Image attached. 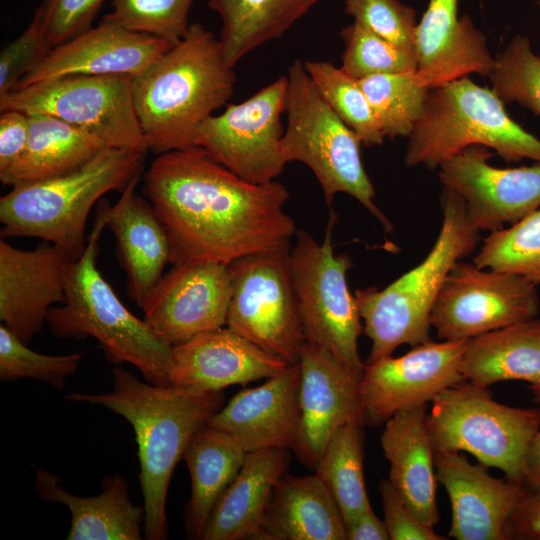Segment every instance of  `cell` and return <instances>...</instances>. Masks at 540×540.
I'll use <instances>...</instances> for the list:
<instances>
[{"label":"cell","mask_w":540,"mask_h":540,"mask_svg":"<svg viewBox=\"0 0 540 540\" xmlns=\"http://www.w3.org/2000/svg\"><path fill=\"white\" fill-rule=\"evenodd\" d=\"M143 192L167 233L173 265H229L290 244L296 234L283 184L246 181L200 146L158 155L144 174Z\"/></svg>","instance_id":"6da1fadb"},{"label":"cell","mask_w":540,"mask_h":540,"mask_svg":"<svg viewBox=\"0 0 540 540\" xmlns=\"http://www.w3.org/2000/svg\"><path fill=\"white\" fill-rule=\"evenodd\" d=\"M112 373L110 392H70L66 399L104 406L131 424L138 445L144 536L163 540L167 537L166 497L174 468L194 435L223 406L224 396L221 391L145 383L122 368H114Z\"/></svg>","instance_id":"7a4b0ae2"},{"label":"cell","mask_w":540,"mask_h":540,"mask_svg":"<svg viewBox=\"0 0 540 540\" xmlns=\"http://www.w3.org/2000/svg\"><path fill=\"white\" fill-rule=\"evenodd\" d=\"M233 69L219 39L192 23L179 43L133 76V102L148 151L160 155L195 146L199 126L233 95Z\"/></svg>","instance_id":"3957f363"},{"label":"cell","mask_w":540,"mask_h":540,"mask_svg":"<svg viewBox=\"0 0 540 540\" xmlns=\"http://www.w3.org/2000/svg\"><path fill=\"white\" fill-rule=\"evenodd\" d=\"M109 208L98 211L85 251L69 268L65 301L49 310L46 321L56 336H92L108 360L135 366L150 383L170 385L173 347L126 308L97 268L98 242Z\"/></svg>","instance_id":"277c9868"},{"label":"cell","mask_w":540,"mask_h":540,"mask_svg":"<svg viewBox=\"0 0 540 540\" xmlns=\"http://www.w3.org/2000/svg\"><path fill=\"white\" fill-rule=\"evenodd\" d=\"M441 205L442 226L426 258L382 290L355 292L363 331L372 342L365 364L392 356L401 345L431 340L429 318L437 294L453 265L476 247L479 231L470 223L463 199L444 188Z\"/></svg>","instance_id":"5b68a950"},{"label":"cell","mask_w":540,"mask_h":540,"mask_svg":"<svg viewBox=\"0 0 540 540\" xmlns=\"http://www.w3.org/2000/svg\"><path fill=\"white\" fill-rule=\"evenodd\" d=\"M146 153L106 147L70 173L12 187L0 198L1 238H41L78 259L87 246L90 210L104 194L123 191L141 173Z\"/></svg>","instance_id":"8992f818"},{"label":"cell","mask_w":540,"mask_h":540,"mask_svg":"<svg viewBox=\"0 0 540 540\" xmlns=\"http://www.w3.org/2000/svg\"><path fill=\"white\" fill-rule=\"evenodd\" d=\"M471 145L493 148L507 162H540V139L508 115L492 89L468 77L430 89L409 136L405 164L435 169Z\"/></svg>","instance_id":"52a82bcc"},{"label":"cell","mask_w":540,"mask_h":540,"mask_svg":"<svg viewBox=\"0 0 540 540\" xmlns=\"http://www.w3.org/2000/svg\"><path fill=\"white\" fill-rule=\"evenodd\" d=\"M287 77V126L282 139L287 162L299 161L310 168L330 209L334 196L346 193L391 232V222L374 202L375 189L363 167L362 143L356 133L322 98L303 61L295 60Z\"/></svg>","instance_id":"ba28073f"},{"label":"cell","mask_w":540,"mask_h":540,"mask_svg":"<svg viewBox=\"0 0 540 540\" xmlns=\"http://www.w3.org/2000/svg\"><path fill=\"white\" fill-rule=\"evenodd\" d=\"M426 425L435 452H468L522 482L524 454L540 430V408L507 406L488 387L462 381L432 399Z\"/></svg>","instance_id":"9c48e42d"},{"label":"cell","mask_w":540,"mask_h":540,"mask_svg":"<svg viewBox=\"0 0 540 540\" xmlns=\"http://www.w3.org/2000/svg\"><path fill=\"white\" fill-rule=\"evenodd\" d=\"M336 222L337 214L330 209L322 242L305 230L296 231L289 254L290 276L306 342L324 348L362 375L365 364L359 356L358 338L363 324L346 280L351 259L334 253Z\"/></svg>","instance_id":"30bf717a"},{"label":"cell","mask_w":540,"mask_h":540,"mask_svg":"<svg viewBox=\"0 0 540 540\" xmlns=\"http://www.w3.org/2000/svg\"><path fill=\"white\" fill-rule=\"evenodd\" d=\"M0 110L49 115L96 135L109 147L148 151L129 75L75 74L40 81L0 97Z\"/></svg>","instance_id":"8fae6325"},{"label":"cell","mask_w":540,"mask_h":540,"mask_svg":"<svg viewBox=\"0 0 540 540\" xmlns=\"http://www.w3.org/2000/svg\"><path fill=\"white\" fill-rule=\"evenodd\" d=\"M290 244L228 265L232 295L226 326L297 364L306 343L289 269Z\"/></svg>","instance_id":"7c38bea8"},{"label":"cell","mask_w":540,"mask_h":540,"mask_svg":"<svg viewBox=\"0 0 540 540\" xmlns=\"http://www.w3.org/2000/svg\"><path fill=\"white\" fill-rule=\"evenodd\" d=\"M287 95L288 77L281 76L243 102L227 104L199 126L195 145L246 181H275L288 163L281 121Z\"/></svg>","instance_id":"4fadbf2b"},{"label":"cell","mask_w":540,"mask_h":540,"mask_svg":"<svg viewBox=\"0 0 540 540\" xmlns=\"http://www.w3.org/2000/svg\"><path fill=\"white\" fill-rule=\"evenodd\" d=\"M538 311L536 285L511 273L460 260L447 274L429 320L439 339L467 341L535 318Z\"/></svg>","instance_id":"5bb4252c"},{"label":"cell","mask_w":540,"mask_h":540,"mask_svg":"<svg viewBox=\"0 0 540 540\" xmlns=\"http://www.w3.org/2000/svg\"><path fill=\"white\" fill-rule=\"evenodd\" d=\"M466 342L429 340L402 356L365 364L360 380L363 425L385 424L397 412L432 401L442 390L465 381L460 364Z\"/></svg>","instance_id":"9a60e30c"},{"label":"cell","mask_w":540,"mask_h":540,"mask_svg":"<svg viewBox=\"0 0 540 540\" xmlns=\"http://www.w3.org/2000/svg\"><path fill=\"white\" fill-rule=\"evenodd\" d=\"M491 156L487 147L471 145L439 166L441 183L463 199L478 231L513 225L540 208V162L497 168L488 163Z\"/></svg>","instance_id":"2e32d148"},{"label":"cell","mask_w":540,"mask_h":540,"mask_svg":"<svg viewBox=\"0 0 540 540\" xmlns=\"http://www.w3.org/2000/svg\"><path fill=\"white\" fill-rule=\"evenodd\" d=\"M232 295L228 265L215 262L173 265L150 292L144 320L166 344L224 327Z\"/></svg>","instance_id":"e0dca14e"},{"label":"cell","mask_w":540,"mask_h":540,"mask_svg":"<svg viewBox=\"0 0 540 540\" xmlns=\"http://www.w3.org/2000/svg\"><path fill=\"white\" fill-rule=\"evenodd\" d=\"M298 364L301 421L293 450L305 464L315 469L338 429L352 421L363 424L362 375L345 367L324 348L307 342Z\"/></svg>","instance_id":"ac0fdd59"},{"label":"cell","mask_w":540,"mask_h":540,"mask_svg":"<svg viewBox=\"0 0 540 540\" xmlns=\"http://www.w3.org/2000/svg\"><path fill=\"white\" fill-rule=\"evenodd\" d=\"M74 260L49 241L21 250L0 239V320L24 343L41 330L51 305L65 301Z\"/></svg>","instance_id":"d6986e66"},{"label":"cell","mask_w":540,"mask_h":540,"mask_svg":"<svg viewBox=\"0 0 540 540\" xmlns=\"http://www.w3.org/2000/svg\"><path fill=\"white\" fill-rule=\"evenodd\" d=\"M437 481L448 494L456 540H506V523L528 488L518 481L491 476L488 467L472 464L459 451L434 455Z\"/></svg>","instance_id":"ffe728a7"},{"label":"cell","mask_w":540,"mask_h":540,"mask_svg":"<svg viewBox=\"0 0 540 540\" xmlns=\"http://www.w3.org/2000/svg\"><path fill=\"white\" fill-rule=\"evenodd\" d=\"M171 47L154 36L132 32L102 20L98 26L52 48L14 89L75 74H124L133 77Z\"/></svg>","instance_id":"44dd1931"},{"label":"cell","mask_w":540,"mask_h":540,"mask_svg":"<svg viewBox=\"0 0 540 540\" xmlns=\"http://www.w3.org/2000/svg\"><path fill=\"white\" fill-rule=\"evenodd\" d=\"M291 364L229 327L200 333L173 346L170 385L201 391L270 378Z\"/></svg>","instance_id":"7402d4cb"},{"label":"cell","mask_w":540,"mask_h":540,"mask_svg":"<svg viewBox=\"0 0 540 540\" xmlns=\"http://www.w3.org/2000/svg\"><path fill=\"white\" fill-rule=\"evenodd\" d=\"M300 377L297 363L260 386L241 390L211 416L207 425L230 434L247 453L293 449L301 421Z\"/></svg>","instance_id":"603a6c76"},{"label":"cell","mask_w":540,"mask_h":540,"mask_svg":"<svg viewBox=\"0 0 540 540\" xmlns=\"http://www.w3.org/2000/svg\"><path fill=\"white\" fill-rule=\"evenodd\" d=\"M458 0H429L414 36L415 75L429 89L471 73L490 76L495 65L484 34L457 16Z\"/></svg>","instance_id":"cb8c5ba5"},{"label":"cell","mask_w":540,"mask_h":540,"mask_svg":"<svg viewBox=\"0 0 540 540\" xmlns=\"http://www.w3.org/2000/svg\"><path fill=\"white\" fill-rule=\"evenodd\" d=\"M427 403L411 406L385 422L381 447L389 462V480L413 514L434 527L440 520L437 477L427 425Z\"/></svg>","instance_id":"d4e9b609"},{"label":"cell","mask_w":540,"mask_h":540,"mask_svg":"<svg viewBox=\"0 0 540 540\" xmlns=\"http://www.w3.org/2000/svg\"><path fill=\"white\" fill-rule=\"evenodd\" d=\"M140 174L109 208L107 226L116 239L129 296L142 309L170 262V243L153 205L135 191Z\"/></svg>","instance_id":"484cf974"},{"label":"cell","mask_w":540,"mask_h":540,"mask_svg":"<svg viewBox=\"0 0 540 540\" xmlns=\"http://www.w3.org/2000/svg\"><path fill=\"white\" fill-rule=\"evenodd\" d=\"M289 461L286 448L248 452L237 476L216 503L202 539H259L273 489Z\"/></svg>","instance_id":"4316f807"},{"label":"cell","mask_w":540,"mask_h":540,"mask_svg":"<svg viewBox=\"0 0 540 540\" xmlns=\"http://www.w3.org/2000/svg\"><path fill=\"white\" fill-rule=\"evenodd\" d=\"M259 540H346L332 493L316 473L283 475L267 506Z\"/></svg>","instance_id":"83f0119b"},{"label":"cell","mask_w":540,"mask_h":540,"mask_svg":"<svg viewBox=\"0 0 540 540\" xmlns=\"http://www.w3.org/2000/svg\"><path fill=\"white\" fill-rule=\"evenodd\" d=\"M35 490L44 500L66 505L71 512L68 540H140L145 508L134 505L128 485L119 475L103 481L97 496L73 495L60 486L56 475L37 469Z\"/></svg>","instance_id":"f1b7e54d"},{"label":"cell","mask_w":540,"mask_h":540,"mask_svg":"<svg viewBox=\"0 0 540 540\" xmlns=\"http://www.w3.org/2000/svg\"><path fill=\"white\" fill-rule=\"evenodd\" d=\"M460 372L481 387L507 380L528 383L540 392V319L532 318L499 328L466 342Z\"/></svg>","instance_id":"f546056e"},{"label":"cell","mask_w":540,"mask_h":540,"mask_svg":"<svg viewBox=\"0 0 540 540\" xmlns=\"http://www.w3.org/2000/svg\"><path fill=\"white\" fill-rule=\"evenodd\" d=\"M29 116L27 146L12 165L0 172L4 185L15 187L70 173L109 147L96 135L58 118Z\"/></svg>","instance_id":"4dcf8cb0"},{"label":"cell","mask_w":540,"mask_h":540,"mask_svg":"<svg viewBox=\"0 0 540 540\" xmlns=\"http://www.w3.org/2000/svg\"><path fill=\"white\" fill-rule=\"evenodd\" d=\"M246 455L230 434L207 424L194 435L183 454L192 486L187 512L190 536L202 539L216 503L237 476Z\"/></svg>","instance_id":"1f68e13d"},{"label":"cell","mask_w":540,"mask_h":540,"mask_svg":"<svg viewBox=\"0 0 540 540\" xmlns=\"http://www.w3.org/2000/svg\"><path fill=\"white\" fill-rule=\"evenodd\" d=\"M322 0H210L222 21L220 47L226 63L236 64L259 46L280 38Z\"/></svg>","instance_id":"d6a6232c"},{"label":"cell","mask_w":540,"mask_h":540,"mask_svg":"<svg viewBox=\"0 0 540 540\" xmlns=\"http://www.w3.org/2000/svg\"><path fill=\"white\" fill-rule=\"evenodd\" d=\"M362 427L361 422L352 421L338 429L315 467V473L336 500L345 526L372 508L364 480Z\"/></svg>","instance_id":"836d02e7"},{"label":"cell","mask_w":540,"mask_h":540,"mask_svg":"<svg viewBox=\"0 0 540 540\" xmlns=\"http://www.w3.org/2000/svg\"><path fill=\"white\" fill-rule=\"evenodd\" d=\"M358 81L383 136L409 137L430 91L418 81L415 72L378 74Z\"/></svg>","instance_id":"e575fe53"},{"label":"cell","mask_w":540,"mask_h":540,"mask_svg":"<svg viewBox=\"0 0 540 540\" xmlns=\"http://www.w3.org/2000/svg\"><path fill=\"white\" fill-rule=\"evenodd\" d=\"M318 92L366 147L384 141L370 103L359 81L329 61H303Z\"/></svg>","instance_id":"d590c367"},{"label":"cell","mask_w":540,"mask_h":540,"mask_svg":"<svg viewBox=\"0 0 540 540\" xmlns=\"http://www.w3.org/2000/svg\"><path fill=\"white\" fill-rule=\"evenodd\" d=\"M473 263L540 284V208L509 228L491 231Z\"/></svg>","instance_id":"8d00e7d4"},{"label":"cell","mask_w":540,"mask_h":540,"mask_svg":"<svg viewBox=\"0 0 540 540\" xmlns=\"http://www.w3.org/2000/svg\"><path fill=\"white\" fill-rule=\"evenodd\" d=\"M344 43L341 69L354 79L416 71L415 53L376 35L357 22L340 31Z\"/></svg>","instance_id":"74e56055"},{"label":"cell","mask_w":540,"mask_h":540,"mask_svg":"<svg viewBox=\"0 0 540 540\" xmlns=\"http://www.w3.org/2000/svg\"><path fill=\"white\" fill-rule=\"evenodd\" d=\"M112 11L103 20L143 33L174 46L186 35L194 0H110Z\"/></svg>","instance_id":"f35d334b"},{"label":"cell","mask_w":540,"mask_h":540,"mask_svg":"<svg viewBox=\"0 0 540 540\" xmlns=\"http://www.w3.org/2000/svg\"><path fill=\"white\" fill-rule=\"evenodd\" d=\"M492 90L503 102H517L540 115V56L529 39L515 36L495 59Z\"/></svg>","instance_id":"ab89813d"},{"label":"cell","mask_w":540,"mask_h":540,"mask_svg":"<svg viewBox=\"0 0 540 540\" xmlns=\"http://www.w3.org/2000/svg\"><path fill=\"white\" fill-rule=\"evenodd\" d=\"M83 352L67 355H46L31 350L4 324L0 326V379L15 381L31 378L61 389L74 375Z\"/></svg>","instance_id":"60d3db41"},{"label":"cell","mask_w":540,"mask_h":540,"mask_svg":"<svg viewBox=\"0 0 540 540\" xmlns=\"http://www.w3.org/2000/svg\"><path fill=\"white\" fill-rule=\"evenodd\" d=\"M345 10L366 29L415 53L417 22L411 7L399 0H345Z\"/></svg>","instance_id":"b9f144b4"},{"label":"cell","mask_w":540,"mask_h":540,"mask_svg":"<svg viewBox=\"0 0 540 540\" xmlns=\"http://www.w3.org/2000/svg\"><path fill=\"white\" fill-rule=\"evenodd\" d=\"M104 1L43 0L34 16L52 49L91 28Z\"/></svg>","instance_id":"7bdbcfd3"},{"label":"cell","mask_w":540,"mask_h":540,"mask_svg":"<svg viewBox=\"0 0 540 540\" xmlns=\"http://www.w3.org/2000/svg\"><path fill=\"white\" fill-rule=\"evenodd\" d=\"M50 50L41 25L34 16L25 31L1 50L0 97L12 91Z\"/></svg>","instance_id":"ee69618b"},{"label":"cell","mask_w":540,"mask_h":540,"mask_svg":"<svg viewBox=\"0 0 540 540\" xmlns=\"http://www.w3.org/2000/svg\"><path fill=\"white\" fill-rule=\"evenodd\" d=\"M384 524L390 540H446L423 524L410 510L389 479L379 485Z\"/></svg>","instance_id":"f6af8a7d"},{"label":"cell","mask_w":540,"mask_h":540,"mask_svg":"<svg viewBox=\"0 0 540 540\" xmlns=\"http://www.w3.org/2000/svg\"><path fill=\"white\" fill-rule=\"evenodd\" d=\"M30 116L17 110L0 115V172L12 165L24 152L29 138Z\"/></svg>","instance_id":"bcb514c9"},{"label":"cell","mask_w":540,"mask_h":540,"mask_svg":"<svg viewBox=\"0 0 540 540\" xmlns=\"http://www.w3.org/2000/svg\"><path fill=\"white\" fill-rule=\"evenodd\" d=\"M506 540H540V492L528 490L509 517Z\"/></svg>","instance_id":"7dc6e473"},{"label":"cell","mask_w":540,"mask_h":540,"mask_svg":"<svg viewBox=\"0 0 540 540\" xmlns=\"http://www.w3.org/2000/svg\"><path fill=\"white\" fill-rule=\"evenodd\" d=\"M384 521L380 520L372 508L359 514L346 525V540H388Z\"/></svg>","instance_id":"c3c4849f"},{"label":"cell","mask_w":540,"mask_h":540,"mask_svg":"<svg viewBox=\"0 0 540 540\" xmlns=\"http://www.w3.org/2000/svg\"><path fill=\"white\" fill-rule=\"evenodd\" d=\"M522 483L528 490L540 492V430L533 436L524 454Z\"/></svg>","instance_id":"681fc988"},{"label":"cell","mask_w":540,"mask_h":540,"mask_svg":"<svg viewBox=\"0 0 540 540\" xmlns=\"http://www.w3.org/2000/svg\"><path fill=\"white\" fill-rule=\"evenodd\" d=\"M532 395H533V401L540 405V392L539 393H534Z\"/></svg>","instance_id":"f907efd6"}]
</instances>
